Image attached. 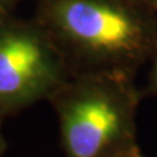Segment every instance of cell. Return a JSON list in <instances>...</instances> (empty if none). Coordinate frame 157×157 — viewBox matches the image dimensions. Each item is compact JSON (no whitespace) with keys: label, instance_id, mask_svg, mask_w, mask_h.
<instances>
[{"label":"cell","instance_id":"1","mask_svg":"<svg viewBox=\"0 0 157 157\" xmlns=\"http://www.w3.org/2000/svg\"><path fill=\"white\" fill-rule=\"evenodd\" d=\"M33 18L72 75L136 76L157 50V14L141 0H37Z\"/></svg>","mask_w":157,"mask_h":157},{"label":"cell","instance_id":"2","mask_svg":"<svg viewBox=\"0 0 157 157\" xmlns=\"http://www.w3.org/2000/svg\"><path fill=\"white\" fill-rule=\"evenodd\" d=\"M136 76L72 75L48 98L66 157H123L140 151L136 114L143 100Z\"/></svg>","mask_w":157,"mask_h":157},{"label":"cell","instance_id":"3","mask_svg":"<svg viewBox=\"0 0 157 157\" xmlns=\"http://www.w3.org/2000/svg\"><path fill=\"white\" fill-rule=\"evenodd\" d=\"M71 77L51 38L34 18H0V118L47 101Z\"/></svg>","mask_w":157,"mask_h":157},{"label":"cell","instance_id":"4","mask_svg":"<svg viewBox=\"0 0 157 157\" xmlns=\"http://www.w3.org/2000/svg\"><path fill=\"white\" fill-rule=\"evenodd\" d=\"M149 72H148V80L143 89H140L143 98L148 97H157V50L152 56L149 62Z\"/></svg>","mask_w":157,"mask_h":157},{"label":"cell","instance_id":"5","mask_svg":"<svg viewBox=\"0 0 157 157\" xmlns=\"http://www.w3.org/2000/svg\"><path fill=\"white\" fill-rule=\"evenodd\" d=\"M22 0H0V18L11 16Z\"/></svg>","mask_w":157,"mask_h":157},{"label":"cell","instance_id":"6","mask_svg":"<svg viewBox=\"0 0 157 157\" xmlns=\"http://www.w3.org/2000/svg\"><path fill=\"white\" fill-rule=\"evenodd\" d=\"M3 121H4V119H2V118H0V157L3 156V153H4V152H6V149H7V140H6V137H4V135H3V131H2Z\"/></svg>","mask_w":157,"mask_h":157},{"label":"cell","instance_id":"7","mask_svg":"<svg viewBox=\"0 0 157 157\" xmlns=\"http://www.w3.org/2000/svg\"><path fill=\"white\" fill-rule=\"evenodd\" d=\"M151 11H153L157 14V0H141Z\"/></svg>","mask_w":157,"mask_h":157},{"label":"cell","instance_id":"8","mask_svg":"<svg viewBox=\"0 0 157 157\" xmlns=\"http://www.w3.org/2000/svg\"><path fill=\"white\" fill-rule=\"evenodd\" d=\"M123 157H145V156L143 155V152H141V149H140V151H137V152H134V153L126 155V156H123Z\"/></svg>","mask_w":157,"mask_h":157}]
</instances>
